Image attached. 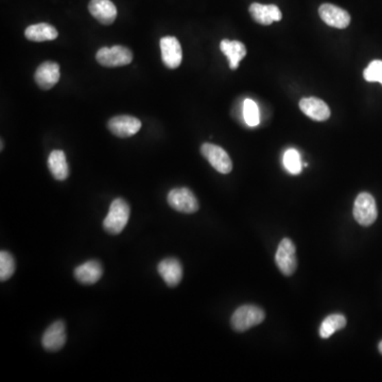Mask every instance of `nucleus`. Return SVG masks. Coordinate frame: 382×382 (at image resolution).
<instances>
[{"label":"nucleus","mask_w":382,"mask_h":382,"mask_svg":"<svg viewBox=\"0 0 382 382\" xmlns=\"http://www.w3.org/2000/svg\"><path fill=\"white\" fill-rule=\"evenodd\" d=\"M157 270L164 282L171 288L178 286L183 278V267L176 258H166L160 261Z\"/></svg>","instance_id":"2eb2a0df"},{"label":"nucleus","mask_w":382,"mask_h":382,"mask_svg":"<svg viewBox=\"0 0 382 382\" xmlns=\"http://www.w3.org/2000/svg\"><path fill=\"white\" fill-rule=\"evenodd\" d=\"M66 326L63 321L54 322L43 335L42 344L48 352H58L66 343Z\"/></svg>","instance_id":"9d476101"},{"label":"nucleus","mask_w":382,"mask_h":382,"mask_svg":"<svg viewBox=\"0 0 382 382\" xmlns=\"http://www.w3.org/2000/svg\"><path fill=\"white\" fill-rule=\"evenodd\" d=\"M48 167L52 176L58 181H64L69 176V167L63 151L54 150L48 157Z\"/></svg>","instance_id":"6ab92c4d"},{"label":"nucleus","mask_w":382,"mask_h":382,"mask_svg":"<svg viewBox=\"0 0 382 382\" xmlns=\"http://www.w3.org/2000/svg\"><path fill=\"white\" fill-rule=\"evenodd\" d=\"M160 51L165 65L169 69H176L181 65L183 51L181 44L174 36H165L160 40Z\"/></svg>","instance_id":"1a4fd4ad"},{"label":"nucleus","mask_w":382,"mask_h":382,"mask_svg":"<svg viewBox=\"0 0 382 382\" xmlns=\"http://www.w3.org/2000/svg\"><path fill=\"white\" fill-rule=\"evenodd\" d=\"M284 166L289 174H300L302 170L300 155L296 149H288L284 154Z\"/></svg>","instance_id":"5701e85b"},{"label":"nucleus","mask_w":382,"mask_h":382,"mask_svg":"<svg viewBox=\"0 0 382 382\" xmlns=\"http://www.w3.org/2000/svg\"><path fill=\"white\" fill-rule=\"evenodd\" d=\"M88 10L101 24H113L117 17V9L110 0H91Z\"/></svg>","instance_id":"4468645a"},{"label":"nucleus","mask_w":382,"mask_h":382,"mask_svg":"<svg viewBox=\"0 0 382 382\" xmlns=\"http://www.w3.org/2000/svg\"><path fill=\"white\" fill-rule=\"evenodd\" d=\"M363 75L368 82H379L382 84V61L376 60L370 62L364 71Z\"/></svg>","instance_id":"393cba45"},{"label":"nucleus","mask_w":382,"mask_h":382,"mask_svg":"<svg viewBox=\"0 0 382 382\" xmlns=\"http://www.w3.org/2000/svg\"><path fill=\"white\" fill-rule=\"evenodd\" d=\"M3 141H1V150H3Z\"/></svg>","instance_id":"bb28decb"},{"label":"nucleus","mask_w":382,"mask_h":382,"mask_svg":"<svg viewBox=\"0 0 382 382\" xmlns=\"http://www.w3.org/2000/svg\"><path fill=\"white\" fill-rule=\"evenodd\" d=\"M250 14L258 24L269 26L274 21H282V11L275 5H261L254 3L250 5Z\"/></svg>","instance_id":"dca6fc26"},{"label":"nucleus","mask_w":382,"mask_h":382,"mask_svg":"<svg viewBox=\"0 0 382 382\" xmlns=\"http://www.w3.org/2000/svg\"><path fill=\"white\" fill-rule=\"evenodd\" d=\"M97 62L106 67H118L129 65L133 61V53L129 48L114 46L112 48H101L96 54Z\"/></svg>","instance_id":"39448f33"},{"label":"nucleus","mask_w":382,"mask_h":382,"mask_svg":"<svg viewBox=\"0 0 382 382\" xmlns=\"http://www.w3.org/2000/svg\"><path fill=\"white\" fill-rule=\"evenodd\" d=\"M15 272V261L9 252H0V279L5 282L11 278Z\"/></svg>","instance_id":"b1692460"},{"label":"nucleus","mask_w":382,"mask_h":382,"mask_svg":"<svg viewBox=\"0 0 382 382\" xmlns=\"http://www.w3.org/2000/svg\"><path fill=\"white\" fill-rule=\"evenodd\" d=\"M60 75L61 73H60L59 64L48 61L38 66L34 79L38 87L44 91H48L59 82Z\"/></svg>","instance_id":"f8f14e48"},{"label":"nucleus","mask_w":382,"mask_h":382,"mask_svg":"<svg viewBox=\"0 0 382 382\" xmlns=\"http://www.w3.org/2000/svg\"><path fill=\"white\" fill-rule=\"evenodd\" d=\"M378 350H379L380 354L382 355V341L378 344Z\"/></svg>","instance_id":"a878e982"},{"label":"nucleus","mask_w":382,"mask_h":382,"mask_svg":"<svg viewBox=\"0 0 382 382\" xmlns=\"http://www.w3.org/2000/svg\"><path fill=\"white\" fill-rule=\"evenodd\" d=\"M265 319V313L261 308L255 305H243L232 313L230 324L235 331L243 333L263 323Z\"/></svg>","instance_id":"f03ea898"},{"label":"nucleus","mask_w":382,"mask_h":382,"mask_svg":"<svg viewBox=\"0 0 382 382\" xmlns=\"http://www.w3.org/2000/svg\"><path fill=\"white\" fill-rule=\"evenodd\" d=\"M75 278L82 285H94L98 283L104 274V269L99 261H89L79 265L75 270Z\"/></svg>","instance_id":"f3484780"},{"label":"nucleus","mask_w":382,"mask_h":382,"mask_svg":"<svg viewBox=\"0 0 382 382\" xmlns=\"http://www.w3.org/2000/svg\"><path fill=\"white\" fill-rule=\"evenodd\" d=\"M353 213L360 226H372L378 217L377 206L373 195L368 193H360L355 201Z\"/></svg>","instance_id":"20e7f679"},{"label":"nucleus","mask_w":382,"mask_h":382,"mask_svg":"<svg viewBox=\"0 0 382 382\" xmlns=\"http://www.w3.org/2000/svg\"><path fill=\"white\" fill-rule=\"evenodd\" d=\"M319 14L325 24L333 28L344 29L350 24V15L348 12L331 3L322 5L319 9Z\"/></svg>","instance_id":"9b49d317"},{"label":"nucleus","mask_w":382,"mask_h":382,"mask_svg":"<svg viewBox=\"0 0 382 382\" xmlns=\"http://www.w3.org/2000/svg\"><path fill=\"white\" fill-rule=\"evenodd\" d=\"M346 318H345L343 314H331V315L325 318V320L322 322L321 327H320V335H321V338H331L333 333L344 329L345 326H346Z\"/></svg>","instance_id":"412c9836"},{"label":"nucleus","mask_w":382,"mask_h":382,"mask_svg":"<svg viewBox=\"0 0 382 382\" xmlns=\"http://www.w3.org/2000/svg\"><path fill=\"white\" fill-rule=\"evenodd\" d=\"M275 263L279 271L285 276H291L294 274L298 267V259H296V249L292 240L289 238L284 239L279 243L275 254Z\"/></svg>","instance_id":"7ed1b4c3"},{"label":"nucleus","mask_w":382,"mask_h":382,"mask_svg":"<svg viewBox=\"0 0 382 382\" xmlns=\"http://www.w3.org/2000/svg\"><path fill=\"white\" fill-rule=\"evenodd\" d=\"M243 112L244 121L249 127H257L261 122V116H259V108L255 101L252 99H246L243 102Z\"/></svg>","instance_id":"4be33fe9"},{"label":"nucleus","mask_w":382,"mask_h":382,"mask_svg":"<svg viewBox=\"0 0 382 382\" xmlns=\"http://www.w3.org/2000/svg\"><path fill=\"white\" fill-rule=\"evenodd\" d=\"M220 49L228 57L230 69L232 71L239 67L240 62L246 56V46L238 40H223L220 43Z\"/></svg>","instance_id":"a211bd4d"},{"label":"nucleus","mask_w":382,"mask_h":382,"mask_svg":"<svg viewBox=\"0 0 382 382\" xmlns=\"http://www.w3.org/2000/svg\"><path fill=\"white\" fill-rule=\"evenodd\" d=\"M201 153L217 171L222 174H228L232 171V163L230 155L219 145L209 143H203Z\"/></svg>","instance_id":"423d86ee"},{"label":"nucleus","mask_w":382,"mask_h":382,"mask_svg":"<svg viewBox=\"0 0 382 382\" xmlns=\"http://www.w3.org/2000/svg\"><path fill=\"white\" fill-rule=\"evenodd\" d=\"M302 113L315 121H325L331 117V108L323 100L314 97L304 98L300 101Z\"/></svg>","instance_id":"ddd939ff"},{"label":"nucleus","mask_w":382,"mask_h":382,"mask_svg":"<svg viewBox=\"0 0 382 382\" xmlns=\"http://www.w3.org/2000/svg\"><path fill=\"white\" fill-rule=\"evenodd\" d=\"M130 206L126 200L118 198L112 202L104 221V228L108 234L118 235L125 230L126 226L129 222Z\"/></svg>","instance_id":"f257e3e1"},{"label":"nucleus","mask_w":382,"mask_h":382,"mask_svg":"<svg viewBox=\"0 0 382 382\" xmlns=\"http://www.w3.org/2000/svg\"><path fill=\"white\" fill-rule=\"evenodd\" d=\"M108 128L115 136L128 139L135 135L141 130V121L133 116H116L108 122Z\"/></svg>","instance_id":"6e6552de"},{"label":"nucleus","mask_w":382,"mask_h":382,"mask_svg":"<svg viewBox=\"0 0 382 382\" xmlns=\"http://www.w3.org/2000/svg\"><path fill=\"white\" fill-rule=\"evenodd\" d=\"M168 203L172 208L183 213H193L199 211V202L188 188H176L168 193Z\"/></svg>","instance_id":"0eeeda50"},{"label":"nucleus","mask_w":382,"mask_h":382,"mask_svg":"<svg viewBox=\"0 0 382 382\" xmlns=\"http://www.w3.org/2000/svg\"><path fill=\"white\" fill-rule=\"evenodd\" d=\"M58 36H59V33H58L57 29L46 23L32 25L25 31V36L32 42L40 43L53 40L58 38Z\"/></svg>","instance_id":"aec40b11"}]
</instances>
